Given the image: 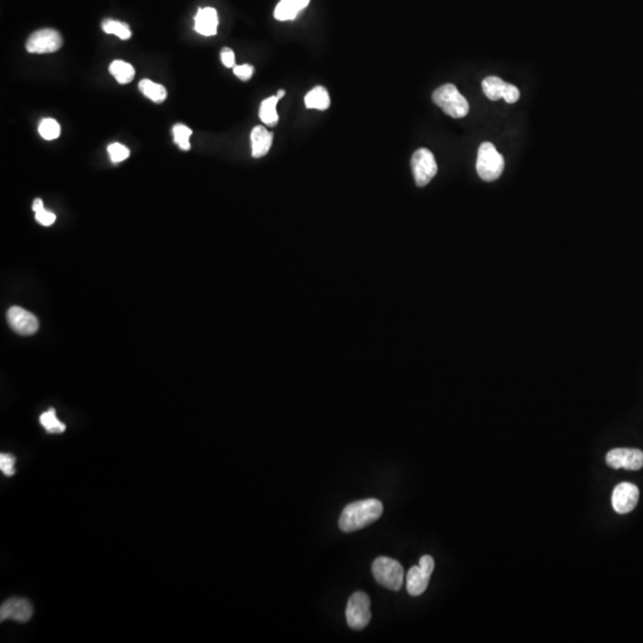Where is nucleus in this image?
Instances as JSON below:
<instances>
[{
    "instance_id": "obj_1",
    "label": "nucleus",
    "mask_w": 643,
    "mask_h": 643,
    "mask_svg": "<svg viewBox=\"0 0 643 643\" xmlns=\"http://www.w3.org/2000/svg\"><path fill=\"white\" fill-rule=\"evenodd\" d=\"M383 511L384 506L380 501L376 498L352 503L346 506L342 511L339 519V526L344 533H353L378 521L381 517Z\"/></svg>"
},
{
    "instance_id": "obj_2",
    "label": "nucleus",
    "mask_w": 643,
    "mask_h": 643,
    "mask_svg": "<svg viewBox=\"0 0 643 643\" xmlns=\"http://www.w3.org/2000/svg\"><path fill=\"white\" fill-rule=\"evenodd\" d=\"M433 101L450 117H465L469 112L468 101L453 84H445L438 87L433 94Z\"/></svg>"
},
{
    "instance_id": "obj_3",
    "label": "nucleus",
    "mask_w": 643,
    "mask_h": 643,
    "mask_svg": "<svg viewBox=\"0 0 643 643\" xmlns=\"http://www.w3.org/2000/svg\"><path fill=\"white\" fill-rule=\"evenodd\" d=\"M505 161L496 147L485 142L478 150L477 172L484 182H494L502 175Z\"/></svg>"
},
{
    "instance_id": "obj_4",
    "label": "nucleus",
    "mask_w": 643,
    "mask_h": 643,
    "mask_svg": "<svg viewBox=\"0 0 643 643\" xmlns=\"http://www.w3.org/2000/svg\"><path fill=\"white\" fill-rule=\"evenodd\" d=\"M373 575L376 583L389 590L399 591L404 582V568L393 559L380 556L372 565Z\"/></svg>"
},
{
    "instance_id": "obj_5",
    "label": "nucleus",
    "mask_w": 643,
    "mask_h": 643,
    "mask_svg": "<svg viewBox=\"0 0 643 643\" xmlns=\"http://www.w3.org/2000/svg\"><path fill=\"white\" fill-rule=\"evenodd\" d=\"M371 600L369 596L362 591H357L353 593L349 598L346 610V617L349 627L354 630H362L371 622V610H369Z\"/></svg>"
},
{
    "instance_id": "obj_6",
    "label": "nucleus",
    "mask_w": 643,
    "mask_h": 643,
    "mask_svg": "<svg viewBox=\"0 0 643 643\" xmlns=\"http://www.w3.org/2000/svg\"><path fill=\"white\" fill-rule=\"evenodd\" d=\"M411 170L417 186H427L437 173L436 160L433 153L425 148L416 150L411 158Z\"/></svg>"
},
{
    "instance_id": "obj_7",
    "label": "nucleus",
    "mask_w": 643,
    "mask_h": 643,
    "mask_svg": "<svg viewBox=\"0 0 643 643\" xmlns=\"http://www.w3.org/2000/svg\"><path fill=\"white\" fill-rule=\"evenodd\" d=\"M435 561L430 555H424L420 560L418 566L410 568L406 575V589L411 596H421L424 593L429 585L430 577L433 575Z\"/></svg>"
},
{
    "instance_id": "obj_8",
    "label": "nucleus",
    "mask_w": 643,
    "mask_h": 643,
    "mask_svg": "<svg viewBox=\"0 0 643 643\" xmlns=\"http://www.w3.org/2000/svg\"><path fill=\"white\" fill-rule=\"evenodd\" d=\"M62 47V37L54 29H40L31 34L27 40V50L31 54H48Z\"/></svg>"
},
{
    "instance_id": "obj_9",
    "label": "nucleus",
    "mask_w": 643,
    "mask_h": 643,
    "mask_svg": "<svg viewBox=\"0 0 643 643\" xmlns=\"http://www.w3.org/2000/svg\"><path fill=\"white\" fill-rule=\"evenodd\" d=\"M640 499V491L637 486L630 482H622L616 486L611 502L612 508L619 515L629 514L635 509Z\"/></svg>"
},
{
    "instance_id": "obj_10",
    "label": "nucleus",
    "mask_w": 643,
    "mask_h": 643,
    "mask_svg": "<svg viewBox=\"0 0 643 643\" xmlns=\"http://www.w3.org/2000/svg\"><path fill=\"white\" fill-rule=\"evenodd\" d=\"M607 464L611 468L639 471L643 467V452L640 449H612L607 454Z\"/></svg>"
},
{
    "instance_id": "obj_11",
    "label": "nucleus",
    "mask_w": 643,
    "mask_h": 643,
    "mask_svg": "<svg viewBox=\"0 0 643 643\" xmlns=\"http://www.w3.org/2000/svg\"><path fill=\"white\" fill-rule=\"evenodd\" d=\"M8 320L10 327L20 335H33L40 325L36 316L20 306H13L8 310Z\"/></svg>"
},
{
    "instance_id": "obj_12",
    "label": "nucleus",
    "mask_w": 643,
    "mask_h": 643,
    "mask_svg": "<svg viewBox=\"0 0 643 643\" xmlns=\"http://www.w3.org/2000/svg\"><path fill=\"white\" fill-rule=\"evenodd\" d=\"M34 609L27 599L10 598L5 600L0 607V619H13L17 622H28L33 617Z\"/></svg>"
},
{
    "instance_id": "obj_13",
    "label": "nucleus",
    "mask_w": 643,
    "mask_h": 643,
    "mask_svg": "<svg viewBox=\"0 0 643 643\" xmlns=\"http://www.w3.org/2000/svg\"><path fill=\"white\" fill-rule=\"evenodd\" d=\"M219 15L214 8H199L195 17V30L202 36H214L217 34Z\"/></svg>"
},
{
    "instance_id": "obj_14",
    "label": "nucleus",
    "mask_w": 643,
    "mask_h": 643,
    "mask_svg": "<svg viewBox=\"0 0 643 643\" xmlns=\"http://www.w3.org/2000/svg\"><path fill=\"white\" fill-rule=\"evenodd\" d=\"M251 155L254 158H263L265 155L268 154L271 149L272 143H273V133L268 131L263 126H255L251 130Z\"/></svg>"
},
{
    "instance_id": "obj_15",
    "label": "nucleus",
    "mask_w": 643,
    "mask_h": 643,
    "mask_svg": "<svg viewBox=\"0 0 643 643\" xmlns=\"http://www.w3.org/2000/svg\"><path fill=\"white\" fill-rule=\"evenodd\" d=\"M309 3L310 0H280L274 10V18L281 22L295 20L298 13L306 8Z\"/></svg>"
},
{
    "instance_id": "obj_16",
    "label": "nucleus",
    "mask_w": 643,
    "mask_h": 643,
    "mask_svg": "<svg viewBox=\"0 0 643 643\" xmlns=\"http://www.w3.org/2000/svg\"><path fill=\"white\" fill-rule=\"evenodd\" d=\"M305 106L308 109L322 110V111L328 109L330 106L328 91L322 86H317L315 89H312L305 96Z\"/></svg>"
},
{
    "instance_id": "obj_17",
    "label": "nucleus",
    "mask_w": 643,
    "mask_h": 643,
    "mask_svg": "<svg viewBox=\"0 0 643 643\" xmlns=\"http://www.w3.org/2000/svg\"><path fill=\"white\" fill-rule=\"evenodd\" d=\"M138 89L145 97L149 98L150 101H154L156 104H161L166 101L167 89H165V86L156 84L149 79H143L140 81Z\"/></svg>"
},
{
    "instance_id": "obj_18",
    "label": "nucleus",
    "mask_w": 643,
    "mask_h": 643,
    "mask_svg": "<svg viewBox=\"0 0 643 643\" xmlns=\"http://www.w3.org/2000/svg\"><path fill=\"white\" fill-rule=\"evenodd\" d=\"M110 73L114 75L118 84L126 85L135 77V69L126 61L114 60L109 67Z\"/></svg>"
},
{
    "instance_id": "obj_19",
    "label": "nucleus",
    "mask_w": 643,
    "mask_h": 643,
    "mask_svg": "<svg viewBox=\"0 0 643 643\" xmlns=\"http://www.w3.org/2000/svg\"><path fill=\"white\" fill-rule=\"evenodd\" d=\"M278 101H279V98L269 97L265 99L260 105V119L267 126H275L278 124V121H279L278 112H276Z\"/></svg>"
},
{
    "instance_id": "obj_20",
    "label": "nucleus",
    "mask_w": 643,
    "mask_h": 643,
    "mask_svg": "<svg viewBox=\"0 0 643 643\" xmlns=\"http://www.w3.org/2000/svg\"><path fill=\"white\" fill-rule=\"evenodd\" d=\"M506 82L501 77H489L482 80V91L489 101H499L502 99Z\"/></svg>"
},
{
    "instance_id": "obj_21",
    "label": "nucleus",
    "mask_w": 643,
    "mask_h": 643,
    "mask_svg": "<svg viewBox=\"0 0 643 643\" xmlns=\"http://www.w3.org/2000/svg\"><path fill=\"white\" fill-rule=\"evenodd\" d=\"M101 27H103V30L106 34L114 35V36H117L121 40H129L130 37H131V30H130L129 27L126 23H121L118 20H105L103 22Z\"/></svg>"
},
{
    "instance_id": "obj_22",
    "label": "nucleus",
    "mask_w": 643,
    "mask_h": 643,
    "mask_svg": "<svg viewBox=\"0 0 643 643\" xmlns=\"http://www.w3.org/2000/svg\"><path fill=\"white\" fill-rule=\"evenodd\" d=\"M40 422L42 427L50 434L64 433L66 430V425L62 422L59 421L57 413L54 409H49L47 413H42L40 417Z\"/></svg>"
},
{
    "instance_id": "obj_23",
    "label": "nucleus",
    "mask_w": 643,
    "mask_h": 643,
    "mask_svg": "<svg viewBox=\"0 0 643 643\" xmlns=\"http://www.w3.org/2000/svg\"><path fill=\"white\" fill-rule=\"evenodd\" d=\"M38 133L47 141H53L60 136V124L53 118H45L40 121Z\"/></svg>"
},
{
    "instance_id": "obj_24",
    "label": "nucleus",
    "mask_w": 643,
    "mask_h": 643,
    "mask_svg": "<svg viewBox=\"0 0 643 643\" xmlns=\"http://www.w3.org/2000/svg\"><path fill=\"white\" fill-rule=\"evenodd\" d=\"M172 133H173L175 145H178L180 149L185 150V151L191 149L190 138L192 136V130L189 126H184V124H175Z\"/></svg>"
},
{
    "instance_id": "obj_25",
    "label": "nucleus",
    "mask_w": 643,
    "mask_h": 643,
    "mask_svg": "<svg viewBox=\"0 0 643 643\" xmlns=\"http://www.w3.org/2000/svg\"><path fill=\"white\" fill-rule=\"evenodd\" d=\"M33 210L36 214L37 222L40 223V226H43V227H50L57 221V216L53 212L45 210V204L42 202V199L37 198L34 200Z\"/></svg>"
},
{
    "instance_id": "obj_26",
    "label": "nucleus",
    "mask_w": 643,
    "mask_h": 643,
    "mask_svg": "<svg viewBox=\"0 0 643 643\" xmlns=\"http://www.w3.org/2000/svg\"><path fill=\"white\" fill-rule=\"evenodd\" d=\"M108 151H109L111 161L114 162V163L123 162L130 156V150L128 149L126 146L121 145V143H112V145H110V146L108 147Z\"/></svg>"
},
{
    "instance_id": "obj_27",
    "label": "nucleus",
    "mask_w": 643,
    "mask_h": 643,
    "mask_svg": "<svg viewBox=\"0 0 643 643\" xmlns=\"http://www.w3.org/2000/svg\"><path fill=\"white\" fill-rule=\"evenodd\" d=\"M15 462H16V457L13 455H10V454H1L0 455V469L1 472L8 475V477H13L16 473V468H15Z\"/></svg>"
},
{
    "instance_id": "obj_28",
    "label": "nucleus",
    "mask_w": 643,
    "mask_h": 643,
    "mask_svg": "<svg viewBox=\"0 0 643 643\" xmlns=\"http://www.w3.org/2000/svg\"><path fill=\"white\" fill-rule=\"evenodd\" d=\"M234 74L239 77V80H249L254 74V67L251 65L235 66Z\"/></svg>"
},
{
    "instance_id": "obj_29",
    "label": "nucleus",
    "mask_w": 643,
    "mask_h": 643,
    "mask_svg": "<svg viewBox=\"0 0 643 643\" xmlns=\"http://www.w3.org/2000/svg\"><path fill=\"white\" fill-rule=\"evenodd\" d=\"M503 99L506 103H509V104L516 103L519 99V91H518L517 87L512 85V84L506 82L505 89H504V94H503Z\"/></svg>"
},
{
    "instance_id": "obj_30",
    "label": "nucleus",
    "mask_w": 643,
    "mask_h": 643,
    "mask_svg": "<svg viewBox=\"0 0 643 643\" xmlns=\"http://www.w3.org/2000/svg\"><path fill=\"white\" fill-rule=\"evenodd\" d=\"M221 60L223 65L227 68H234L235 67V53L230 48H223L221 52Z\"/></svg>"
},
{
    "instance_id": "obj_31",
    "label": "nucleus",
    "mask_w": 643,
    "mask_h": 643,
    "mask_svg": "<svg viewBox=\"0 0 643 643\" xmlns=\"http://www.w3.org/2000/svg\"><path fill=\"white\" fill-rule=\"evenodd\" d=\"M285 94H286V92H285L283 89H280L279 92H278V94H276V97L279 98L280 99V98H283V96H285Z\"/></svg>"
}]
</instances>
